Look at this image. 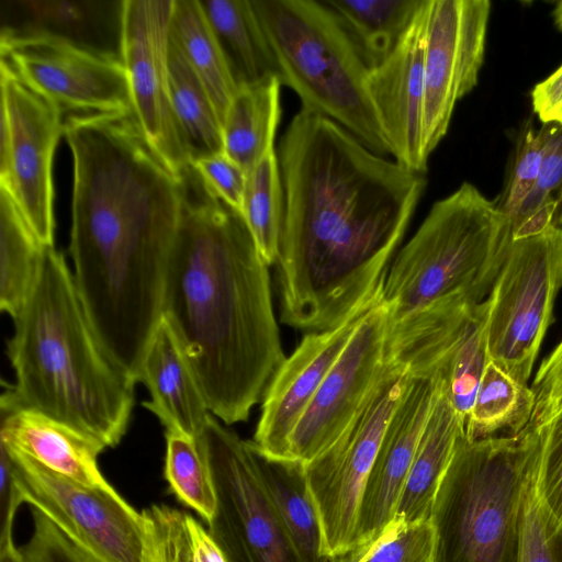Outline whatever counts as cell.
Masks as SVG:
<instances>
[{
	"label": "cell",
	"instance_id": "ac0fdd59",
	"mask_svg": "<svg viewBox=\"0 0 562 562\" xmlns=\"http://www.w3.org/2000/svg\"><path fill=\"white\" fill-rule=\"evenodd\" d=\"M374 304L356 312L330 329L306 334L294 352L285 358L262 397L261 415L252 440L261 453L273 459L291 460L290 438L296 425Z\"/></svg>",
	"mask_w": 562,
	"mask_h": 562
},
{
	"label": "cell",
	"instance_id": "7dc6e473",
	"mask_svg": "<svg viewBox=\"0 0 562 562\" xmlns=\"http://www.w3.org/2000/svg\"><path fill=\"white\" fill-rule=\"evenodd\" d=\"M555 211L553 215V225L562 226V186L555 196Z\"/></svg>",
	"mask_w": 562,
	"mask_h": 562
},
{
	"label": "cell",
	"instance_id": "1f68e13d",
	"mask_svg": "<svg viewBox=\"0 0 562 562\" xmlns=\"http://www.w3.org/2000/svg\"><path fill=\"white\" fill-rule=\"evenodd\" d=\"M241 215L265 262L276 265L284 216V192L276 150L247 173Z\"/></svg>",
	"mask_w": 562,
	"mask_h": 562
},
{
	"label": "cell",
	"instance_id": "7bdbcfd3",
	"mask_svg": "<svg viewBox=\"0 0 562 562\" xmlns=\"http://www.w3.org/2000/svg\"><path fill=\"white\" fill-rule=\"evenodd\" d=\"M214 192L241 213L246 171L224 151L192 162Z\"/></svg>",
	"mask_w": 562,
	"mask_h": 562
},
{
	"label": "cell",
	"instance_id": "603a6c76",
	"mask_svg": "<svg viewBox=\"0 0 562 562\" xmlns=\"http://www.w3.org/2000/svg\"><path fill=\"white\" fill-rule=\"evenodd\" d=\"M464 426L439 381L434 406L397 504L396 521L411 526L430 520L439 484L458 440L464 434Z\"/></svg>",
	"mask_w": 562,
	"mask_h": 562
},
{
	"label": "cell",
	"instance_id": "d590c367",
	"mask_svg": "<svg viewBox=\"0 0 562 562\" xmlns=\"http://www.w3.org/2000/svg\"><path fill=\"white\" fill-rule=\"evenodd\" d=\"M541 449L530 463L522 488L519 562H562V521L549 510L537 490Z\"/></svg>",
	"mask_w": 562,
	"mask_h": 562
},
{
	"label": "cell",
	"instance_id": "8992f818",
	"mask_svg": "<svg viewBox=\"0 0 562 562\" xmlns=\"http://www.w3.org/2000/svg\"><path fill=\"white\" fill-rule=\"evenodd\" d=\"M513 240L508 218L469 182L436 201L400 250L382 286L390 321L438 301L481 303Z\"/></svg>",
	"mask_w": 562,
	"mask_h": 562
},
{
	"label": "cell",
	"instance_id": "4dcf8cb0",
	"mask_svg": "<svg viewBox=\"0 0 562 562\" xmlns=\"http://www.w3.org/2000/svg\"><path fill=\"white\" fill-rule=\"evenodd\" d=\"M44 249L9 190L0 186V308L12 318L27 296Z\"/></svg>",
	"mask_w": 562,
	"mask_h": 562
},
{
	"label": "cell",
	"instance_id": "5b68a950",
	"mask_svg": "<svg viewBox=\"0 0 562 562\" xmlns=\"http://www.w3.org/2000/svg\"><path fill=\"white\" fill-rule=\"evenodd\" d=\"M544 427L459 438L430 515L432 562H519L521 497Z\"/></svg>",
	"mask_w": 562,
	"mask_h": 562
},
{
	"label": "cell",
	"instance_id": "3957f363",
	"mask_svg": "<svg viewBox=\"0 0 562 562\" xmlns=\"http://www.w3.org/2000/svg\"><path fill=\"white\" fill-rule=\"evenodd\" d=\"M181 211L162 316L176 331L209 409L225 425L248 419L285 360L268 265L241 213L192 162L178 175Z\"/></svg>",
	"mask_w": 562,
	"mask_h": 562
},
{
	"label": "cell",
	"instance_id": "4316f807",
	"mask_svg": "<svg viewBox=\"0 0 562 562\" xmlns=\"http://www.w3.org/2000/svg\"><path fill=\"white\" fill-rule=\"evenodd\" d=\"M338 20L369 69L380 65L424 0H321Z\"/></svg>",
	"mask_w": 562,
	"mask_h": 562
},
{
	"label": "cell",
	"instance_id": "7402d4cb",
	"mask_svg": "<svg viewBox=\"0 0 562 562\" xmlns=\"http://www.w3.org/2000/svg\"><path fill=\"white\" fill-rule=\"evenodd\" d=\"M123 0H0V32L46 34L121 58Z\"/></svg>",
	"mask_w": 562,
	"mask_h": 562
},
{
	"label": "cell",
	"instance_id": "9c48e42d",
	"mask_svg": "<svg viewBox=\"0 0 562 562\" xmlns=\"http://www.w3.org/2000/svg\"><path fill=\"white\" fill-rule=\"evenodd\" d=\"M561 288L562 226L513 238L486 299V333L491 360L521 383L531 375Z\"/></svg>",
	"mask_w": 562,
	"mask_h": 562
},
{
	"label": "cell",
	"instance_id": "8fae6325",
	"mask_svg": "<svg viewBox=\"0 0 562 562\" xmlns=\"http://www.w3.org/2000/svg\"><path fill=\"white\" fill-rule=\"evenodd\" d=\"M409 380L405 368L386 361L364 403L341 435L322 453L304 463L327 557L356 546L366 482L387 424Z\"/></svg>",
	"mask_w": 562,
	"mask_h": 562
},
{
	"label": "cell",
	"instance_id": "f6af8a7d",
	"mask_svg": "<svg viewBox=\"0 0 562 562\" xmlns=\"http://www.w3.org/2000/svg\"><path fill=\"white\" fill-rule=\"evenodd\" d=\"M379 539L372 542L355 546L345 552L329 555L328 562H366Z\"/></svg>",
	"mask_w": 562,
	"mask_h": 562
},
{
	"label": "cell",
	"instance_id": "d6a6232c",
	"mask_svg": "<svg viewBox=\"0 0 562 562\" xmlns=\"http://www.w3.org/2000/svg\"><path fill=\"white\" fill-rule=\"evenodd\" d=\"M164 477L175 498L207 525L216 509L212 474L196 438L165 431Z\"/></svg>",
	"mask_w": 562,
	"mask_h": 562
},
{
	"label": "cell",
	"instance_id": "83f0119b",
	"mask_svg": "<svg viewBox=\"0 0 562 562\" xmlns=\"http://www.w3.org/2000/svg\"><path fill=\"white\" fill-rule=\"evenodd\" d=\"M170 34L205 86L223 124L238 88L200 0H175Z\"/></svg>",
	"mask_w": 562,
	"mask_h": 562
},
{
	"label": "cell",
	"instance_id": "4fadbf2b",
	"mask_svg": "<svg viewBox=\"0 0 562 562\" xmlns=\"http://www.w3.org/2000/svg\"><path fill=\"white\" fill-rule=\"evenodd\" d=\"M1 98L10 128L0 186L11 193L26 224L45 247L54 246L53 156L64 133L63 111L30 88L0 58Z\"/></svg>",
	"mask_w": 562,
	"mask_h": 562
},
{
	"label": "cell",
	"instance_id": "f546056e",
	"mask_svg": "<svg viewBox=\"0 0 562 562\" xmlns=\"http://www.w3.org/2000/svg\"><path fill=\"white\" fill-rule=\"evenodd\" d=\"M535 403L531 387L490 360L465 420V437L479 440L496 437L498 431L518 435L529 424Z\"/></svg>",
	"mask_w": 562,
	"mask_h": 562
},
{
	"label": "cell",
	"instance_id": "b9f144b4",
	"mask_svg": "<svg viewBox=\"0 0 562 562\" xmlns=\"http://www.w3.org/2000/svg\"><path fill=\"white\" fill-rule=\"evenodd\" d=\"M531 390L536 403L527 426L540 427L562 408V340L540 364Z\"/></svg>",
	"mask_w": 562,
	"mask_h": 562
},
{
	"label": "cell",
	"instance_id": "8d00e7d4",
	"mask_svg": "<svg viewBox=\"0 0 562 562\" xmlns=\"http://www.w3.org/2000/svg\"><path fill=\"white\" fill-rule=\"evenodd\" d=\"M487 300L475 305L460 356L447 383L441 384L464 424L473 405L484 370L491 360L487 349Z\"/></svg>",
	"mask_w": 562,
	"mask_h": 562
},
{
	"label": "cell",
	"instance_id": "ffe728a7",
	"mask_svg": "<svg viewBox=\"0 0 562 562\" xmlns=\"http://www.w3.org/2000/svg\"><path fill=\"white\" fill-rule=\"evenodd\" d=\"M0 409V440L8 447L87 487L117 493L99 468L104 443L37 411L15 405L4 392Z\"/></svg>",
	"mask_w": 562,
	"mask_h": 562
},
{
	"label": "cell",
	"instance_id": "ba28073f",
	"mask_svg": "<svg viewBox=\"0 0 562 562\" xmlns=\"http://www.w3.org/2000/svg\"><path fill=\"white\" fill-rule=\"evenodd\" d=\"M5 447L22 502L46 516L90 562H160L145 509L139 513L119 492L87 487Z\"/></svg>",
	"mask_w": 562,
	"mask_h": 562
},
{
	"label": "cell",
	"instance_id": "30bf717a",
	"mask_svg": "<svg viewBox=\"0 0 562 562\" xmlns=\"http://www.w3.org/2000/svg\"><path fill=\"white\" fill-rule=\"evenodd\" d=\"M207 461L216 509L206 525L228 562H299L267 487L252 441L210 415L196 438Z\"/></svg>",
	"mask_w": 562,
	"mask_h": 562
},
{
	"label": "cell",
	"instance_id": "c3c4849f",
	"mask_svg": "<svg viewBox=\"0 0 562 562\" xmlns=\"http://www.w3.org/2000/svg\"><path fill=\"white\" fill-rule=\"evenodd\" d=\"M555 26L562 32V1H559L552 12Z\"/></svg>",
	"mask_w": 562,
	"mask_h": 562
},
{
	"label": "cell",
	"instance_id": "836d02e7",
	"mask_svg": "<svg viewBox=\"0 0 562 562\" xmlns=\"http://www.w3.org/2000/svg\"><path fill=\"white\" fill-rule=\"evenodd\" d=\"M145 510L154 525L160 562H228L207 527L191 514L156 504Z\"/></svg>",
	"mask_w": 562,
	"mask_h": 562
},
{
	"label": "cell",
	"instance_id": "9a60e30c",
	"mask_svg": "<svg viewBox=\"0 0 562 562\" xmlns=\"http://www.w3.org/2000/svg\"><path fill=\"white\" fill-rule=\"evenodd\" d=\"M490 14L488 0H429L424 50L428 158L446 136L456 104L477 83Z\"/></svg>",
	"mask_w": 562,
	"mask_h": 562
},
{
	"label": "cell",
	"instance_id": "6da1fadb",
	"mask_svg": "<svg viewBox=\"0 0 562 562\" xmlns=\"http://www.w3.org/2000/svg\"><path fill=\"white\" fill-rule=\"evenodd\" d=\"M277 155L284 192L276 263L281 319L327 330L381 300L386 267L427 180L303 108Z\"/></svg>",
	"mask_w": 562,
	"mask_h": 562
},
{
	"label": "cell",
	"instance_id": "7a4b0ae2",
	"mask_svg": "<svg viewBox=\"0 0 562 562\" xmlns=\"http://www.w3.org/2000/svg\"><path fill=\"white\" fill-rule=\"evenodd\" d=\"M74 164L69 251L86 313L113 361L136 381L162 316L181 211L179 178L134 113L65 121Z\"/></svg>",
	"mask_w": 562,
	"mask_h": 562
},
{
	"label": "cell",
	"instance_id": "277c9868",
	"mask_svg": "<svg viewBox=\"0 0 562 562\" xmlns=\"http://www.w3.org/2000/svg\"><path fill=\"white\" fill-rule=\"evenodd\" d=\"M8 357L15 381L4 393L113 448L124 437L137 381L101 344L65 256L45 247L32 286L12 318Z\"/></svg>",
	"mask_w": 562,
	"mask_h": 562
},
{
	"label": "cell",
	"instance_id": "484cf974",
	"mask_svg": "<svg viewBox=\"0 0 562 562\" xmlns=\"http://www.w3.org/2000/svg\"><path fill=\"white\" fill-rule=\"evenodd\" d=\"M237 88L277 75L250 0H200Z\"/></svg>",
	"mask_w": 562,
	"mask_h": 562
},
{
	"label": "cell",
	"instance_id": "60d3db41",
	"mask_svg": "<svg viewBox=\"0 0 562 562\" xmlns=\"http://www.w3.org/2000/svg\"><path fill=\"white\" fill-rule=\"evenodd\" d=\"M33 529L21 548L26 562H90L41 512L32 508Z\"/></svg>",
	"mask_w": 562,
	"mask_h": 562
},
{
	"label": "cell",
	"instance_id": "ab89813d",
	"mask_svg": "<svg viewBox=\"0 0 562 562\" xmlns=\"http://www.w3.org/2000/svg\"><path fill=\"white\" fill-rule=\"evenodd\" d=\"M543 427L537 490L549 510L562 521V408Z\"/></svg>",
	"mask_w": 562,
	"mask_h": 562
},
{
	"label": "cell",
	"instance_id": "ee69618b",
	"mask_svg": "<svg viewBox=\"0 0 562 562\" xmlns=\"http://www.w3.org/2000/svg\"><path fill=\"white\" fill-rule=\"evenodd\" d=\"M531 105L542 124L562 126V65L531 91Z\"/></svg>",
	"mask_w": 562,
	"mask_h": 562
},
{
	"label": "cell",
	"instance_id": "d4e9b609",
	"mask_svg": "<svg viewBox=\"0 0 562 562\" xmlns=\"http://www.w3.org/2000/svg\"><path fill=\"white\" fill-rule=\"evenodd\" d=\"M259 461L299 562H328L329 557L324 553L322 524L307 487L304 463L269 458L260 451Z\"/></svg>",
	"mask_w": 562,
	"mask_h": 562
},
{
	"label": "cell",
	"instance_id": "5bb4252c",
	"mask_svg": "<svg viewBox=\"0 0 562 562\" xmlns=\"http://www.w3.org/2000/svg\"><path fill=\"white\" fill-rule=\"evenodd\" d=\"M173 4L175 0H123L121 59L139 128L178 177L191 159L170 97L169 37Z\"/></svg>",
	"mask_w": 562,
	"mask_h": 562
},
{
	"label": "cell",
	"instance_id": "d6986e66",
	"mask_svg": "<svg viewBox=\"0 0 562 562\" xmlns=\"http://www.w3.org/2000/svg\"><path fill=\"white\" fill-rule=\"evenodd\" d=\"M438 386V380L411 376L384 431L366 482L356 546L375 541L395 520L397 504Z\"/></svg>",
	"mask_w": 562,
	"mask_h": 562
},
{
	"label": "cell",
	"instance_id": "bcb514c9",
	"mask_svg": "<svg viewBox=\"0 0 562 562\" xmlns=\"http://www.w3.org/2000/svg\"><path fill=\"white\" fill-rule=\"evenodd\" d=\"M0 562H26L13 539V531L0 537Z\"/></svg>",
	"mask_w": 562,
	"mask_h": 562
},
{
	"label": "cell",
	"instance_id": "7c38bea8",
	"mask_svg": "<svg viewBox=\"0 0 562 562\" xmlns=\"http://www.w3.org/2000/svg\"><path fill=\"white\" fill-rule=\"evenodd\" d=\"M0 56L30 88L63 112H133L120 57L46 34L5 32H0Z\"/></svg>",
	"mask_w": 562,
	"mask_h": 562
},
{
	"label": "cell",
	"instance_id": "e0dca14e",
	"mask_svg": "<svg viewBox=\"0 0 562 562\" xmlns=\"http://www.w3.org/2000/svg\"><path fill=\"white\" fill-rule=\"evenodd\" d=\"M429 0H424L391 54L369 70L368 91L389 144L403 167L425 175L424 50Z\"/></svg>",
	"mask_w": 562,
	"mask_h": 562
},
{
	"label": "cell",
	"instance_id": "2e32d148",
	"mask_svg": "<svg viewBox=\"0 0 562 562\" xmlns=\"http://www.w3.org/2000/svg\"><path fill=\"white\" fill-rule=\"evenodd\" d=\"M389 311L382 299L364 315L290 438V459L307 463L327 449L364 403L385 364Z\"/></svg>",
	"mask_w": 562,
	"mask_h": 562
},
{
	"label": "cell",
	"instance_id": "f35d334b",
	"mask_svg": "<svg viewBox=\"0 0 562 562\" xmlns=\"http://www.w3.org/2000/svg\"><path fill=\"white\" fill-rule=\"evenodd\" d=\"M434 543L430 520L411 526L394 520L366 562H432Z\"/></svg>",
	"mask_w": 562,
	"mask_h": 562
},
{
	"label": "cell",
	"instance_id": "44dd1931",
	"mask_svg": "<svg viewBox=\"0 0 562 562\" xmlns=\"http://www.w3.org/2000/svg\"><path fill=\"white\" fill-rule=\"evenodd\" d=\"M137 381L150 396L143 405L166 431L199 437L211 412L182 345L164 316L148 342Z\"/></svg>",
	"mask_w": 562,
	"mask_h": 562
},
{
	"label": "cell",
	"instance_id": "52a82bcc",
	"mask_svg": "<svg viewBox=\"0 0 562 562\" xmlns=\"http://www.w3.org/2000/svg\"><path fill=\"white\" fill-rule=\"evenodd\" d=\"M281 85L302 108L339 124L373 153L391 150L368 91L369 67L321 0H250Z\"/></svg>",
	"mask_w": 562,
	"mask_h": 562
},
{
	"label": "cell",
	"instance_id": "cb8c5ba5",
	"mask_svg": "<svg viewBox=\"0 0 562 562\" xmlns=\"http://www.w3.org/2000/svg\"><path fill=\"white\" fill-rule=\"evenodd\" d=\"M281 86L279 78L271 76L240 87L226 111L222 124L224 153L246 173L276 150Z\"/></svg>",
	"mask_w": 562,
	"mask_h": 562
},
{
	"label": "cell",
	"instance_id": "74e56055",
	"mask_svg": "<svg viewBox=\"0 0 562 562\" xmlns=\"http://www.w3.org/2000/svg\"><path fill=\"white\" fill-rule=\"evenodd\" d=\"M562 186V126L551 137L535 187L510 223L513 238L537 234L553 225L555 196Z\"/></svg>",
	"mask_w": 562,
	"mask_h": 562
},
{
	"label": "cell",
	"instance_id": "e575fe53",
	"mask_svg": "<svg viewBox=\"0 0 562 562\" xmlns=\"http://www.w3.org/2000/svg\"><path fill=\"white\" fill-rule=\"evenodd\" d=\"M559 125L542 124L538 130L530 123L524 125L517 137L503 190L494 203L512 223L532 191L548 150L551 137Z\"/></svg>",
	"mask_w": 562,
	"mask_h": 562
},
{
	"label": "cell",
	"instance_id": "f1b7e54d",
	"mask_svg": "<svg viewBox=\"0 0 562 562\" xmlns=\"http://www.w3.org/2000/svg\"><path fill=\"white\" fill-rule=\"evenodd\" d=\"M171 103L191 162L224 151L222 123L214 103L184 54L169 37Z\"/></svg>",
	"mask_w": 562,
	"mask_h": 562
}]
</instances>
